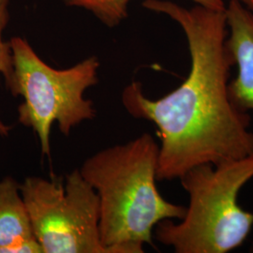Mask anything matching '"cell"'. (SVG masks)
<instances>
[{"instance_id": "7a4b0ae2", "label": "cell", "mask_w": 253, "mask_h": 253, "mask_svg": "<svg viewBox=\"0 0 253 253\" xmlns=\"http://www.w3.org/2000/svg\"><path fill=\"white\" fill-rule=\"evenodd\" d=\"M160 145L144 133L88 158L80 169L99 197L100 240L110 253H144L155 227L182 219L186 207L170 203L156 182Z\"/></svg>"}, {"instance_id": "ba28073f", "label": "cell", "mask_w": 253, "mask_h": 253, "mask_svg": "<svg viewBox=\"0 0 253 253\" xmlns=\"http://www.w3.org/2000/svg\"><path fill=\"white\" fill-rule=\"evenodd\" d=\"M69 6L80 7L94 13L107 27L119 25L127 15L129 0H62ZM200 6L218 11L225 10L223 0H193Z\"/></svg>"}, {"instance_id": "52a82bcc", "label": "cell", "mask_w": 253, "mask_h": 253, "mask_svg": "<svg viewBox=\"0 0 253 253\" xmlns=\"http://www.w3.org/2000/svg\"><path fill=\"white\" fill-rule=\"evenodd\" d=\"M41 253L20 184L7 176L0 181V253Z\"/></svg>"}, {"instance_id": "277c9868", "label": "cell", "mask_w": 253, "mask_h": 253, "mask_svg": "<svg viewBox=\"0 0 253 253\" xmlns=\"http://www.w3.org/2000/svg\"><path fill=\"white\" fill-rule=\"evenodd\" d=\"M9 42L13 75L8 88L13 96L24 98L18 107L19 122L36 132L42 155L50 158L54 122L68 136L84 120L95 118L93 102L85 100L84 93L98 83L100 62L91 56L70 69L55 70L39 57L26 40L14 37Z\"/></svg>"}, {"instance_id": "3957f363", "label": "cell", "mask_w": 253, "mask_h": 253, "mask_svg": "<svg viewBox=\"0 0 253 253\" xmlns=\"http://www.w3.org/2000/svg\"><path fill=\"white\" fill-rule=\"evenodd\" d=\"M253 178V153L218 164L205 163L185 172L181 184L190 203L177 223L164 219L156 239L176 253H226L243 244L253 227V213L238 196Z\"/></svg>"}, {"instance_id": "5b68a950", "label": "cell", "mask_w": 253, "mask_h": 253, "mask_svg": "<svg viewBox=\"0 0 253 253\" xmlns=\"http://www.w3.org/2000/svg\"><path fill=\"white\" fill-rule=\"evenodd\" d=\"M20 190L43 253H110L100 240L97 192L74 170L61 179L30 176Z\"/></svg>"}, {"instance_id": "9c48e42d", "label": "cell", "mask_w": 253, "mask_h": 253, "mask_svg": "<svg viewBox=\"0 0 253 253\" xmlns=\"http://www.w3.org/2000/svg\"><path fill=\"white\" fill-rule=\"evenodd\" d=\"M9 0H0V75H2L5 79L7 87L12 80L13 75V60L12 53L9 42H5L3 41V31L9 22ZM10 127L6 126L0 120V134L3 136L8 135Z\"/></svg>"}, {"instance_id": "8992f818", "label": "cell", "mask_w": 253, "mask_h": 253, "mask_svg": "<svg viewBox=\"0 0 253 253\" xmlns=\"http://www.w3.org/2000/svg\"><path fill=\"white\" fill-rule=\"evenodd\" d=\"M225 15L227 47L238 70L229 82V96L236 108L253 111V11L240 0H230Z\"/></svg>"}, {"instance_id": "30bf717a", "label": "cell", "mask_w": 253, "mask_h": 253, "mask_svg": "<svg viewBox=\"0 0 253 253\" xmlns=\"http://www.w3.org/2000/svg\"><path fill=\"white\" fill-rule=\"evenodd\" d=\"M248 9L253 11V0H240Z\"/></svg>"}, {"instance_id": "6da1fadb", "label": "cell", "mask_w": 253, "mask_h": 253, "mask_svg": "<svg viewBox=\"0 0 253 253\" xmlns=\"http://www.w3.org/2000/svg\"><path fill=\"white\" fill-rule=\"evenodd\" d=\"M143 6L168 15L182 27L190 54L188 77L163 98L145 97L139 82L129 84L122 93L127 113L158 128V181L179 179L201 164L216 165L253 154L251 118L229 96V75L235 62L226 44L225 10L200 5L187 9L164 0H145Z\"/></svg>"}]
</instances>
